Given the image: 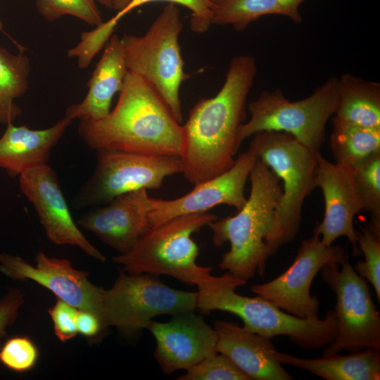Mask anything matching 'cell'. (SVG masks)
I'll return each mask as SVG.
<instances>
[{
	"label": "cell",
	"instance_id": "1",
	"mask_svg": "<svg viewBox=\"0 0 380 380\" xmlns=\"http://www.w3.org/2000/svg\"><path fill=\"white\" fill-rule=\"evenodd\" d=\"M257 73L255 58L239 55L229 62L225 81L212 98H202L182 126V174L193 185L213 179L234 164L239 127L245 122L246 101Z\"/></svg>",
	"mask_w": 380,
	"mask_h": 380
},
{
	"label": "cell",
	"instance_id": "2",
	"mask_svg": "<svg viewBox=\"0 0 380 380\" xmlns=\"http://www.w3.org/2000/svg\"><path fill=\"white\" fill-rule=\"evenodd\" d=\"M78 134L96 151L180 158L184 151L182 125L154 88L129 70L113 110L102 119L80 121Z\"/></svg>",
	"mask_w": 380,
	"mask_h": 380
},
{
	"label": "cell",
	"instance_id": "3",
	"mask_svg": "<svg viewBox=\"0 0 380 380\" xmlns=\"http://www.w3.org/2000/svg\"><path fill=\"white\" fill-rule=\"evenodd\" d=\"M249 179L250 194L243 207L233 216L208 224L215 246L230 243L219 267L246 282L255 272L260 276L265 272L270 257L266 239L282 194L279 177L258 158Z\"/></svg>",
	"mask_w": 380,
	"mask_h": 380
},
{
	"label": "cell",
	"instance_id": "4",
	"mask_svg": "<svg viewBox=\"0 0 380 380\" xmlns=\"http://www.w3.org/2000/svg\"><path fill=\"white\" fill-rule=\"evenodd\" d=\"M246 283L228 272L221 276L206 275L196 284V309L203 314L213 310L232 313L242 319L247 329L270 338L286 336L305 350L324 348L336 338L334 310H329L324 319L298 317L258 296L238 294L236 289Z\"/></svg>",
	"mask_w": 380,
	"mask_h": 380
},
{
	"label": "cell",
	"instance_id": "5",
	"mask_svg": "<svg viewBox=\"0 0 380 380\" xmlns=\"http://www.w3.org/2000/svg\"><path fill=\"white\" fill-rule=\"evenodd\" d=\"M253 136L248 151L281 182L282 194L266 239L270 256L298 232L304 201L316 188L318 153L286 132L261 131Z\"/></svg>",
	"mask_w": 380,
	"mask_h": 380
},
{
	"label": "cell",
	"instance_id": "6",
	"mask_svg": "<svg viewBox=\"0 0 380 380\" xmlns=\"http://www.w3.org/2000/svg\"><path fill=\"white\" fill-rule=\"evenodd\" d=\"M217 219L208 212L175 217L152 228L113 260L128 274L167 275L196 285L211 268L197 264L198 247L191 236Z\"/></svg>",
	"mask_w": 380,
	"mask_h": 380
},
{
	"label": "cell",
	"instance_id": "7",
	"mask_svg": "<svg viewBox=\"0 0 380 380\" xmlns=\"http://www.w3.org/2000/svg\"><path fill=\"white\" fill-rule=\"evenodd\" d=\"M182 28L179 8L168 3L144 35L121 38L127 70L154 88L179 123L183 119L179 89L189 78L179 43Z\"/></svg>",
	"mask_w": 380,
	"mask_h": 380
},
{
	"label": "cell",
	"instance_id": "8",
	"mask_svg": "<svg viewBox=\"0 0 380 380\" xmlns=\"http://www.w3.org/2000/svg\"><path fill=\"white\" fill-rule=\"evenodd\" d=\"M338 78L329 77L307 98L290 101L279 89L264 90L248 105L251 115L239 129L236 144L261 131L293 135L311 151L319 153L325 140L327 121L336 112Z\"/></svg>",
	"mask_w": 380,
	"mask_h": 380
},
{
	"label": "cell",
	"instance_id": "9",
	"mask_svg": "<svg viewBox=\"0 0 380 380\" xmlns=\"http://www.w3.org/2000/svg\"><path fill=\"white\" fill-rule=\"evenodd\" d=\"M96 153V168L75 195V208L101 206L141 189H158L167 177L182 172L178 156L105 149Z\"/></svg>",
	"mask_w": 380,
	"mask_h": 380
},
{
	"label": "cell",
	"instance_id": "10",
	"mask_svg": "<svg viewBox=\"0 0 380 380\" xmlns=\"http://www.w3.org/2000/svg\"><path fill=\"white\" fill-rule=\"evenodd\" d=\"M197 298V291L172 289L155 275L121 272L112 287L103 291V324L106 329L139 331L157 316L195 310Z\"/></svg>",
	"mask_w": 380,
	"mask_h": 380
},
{
	"label": "cell",
	"instance_id": "11",
	"mask_svg": "<svg viewBox=\"0 0 380 380\" xmlns=\"http://www.w3.org/2000/svg\"><path fill=\"white\" fill-rule=\"evenodd\" d=\"M322 277L336 295V336L324 347L323 355L344 350L354 353L365 348L380 349V315L372 299L367 281L348 260L324 266Z\"/></svg>",
	"mask_w": 380,
	"mask_h": 380
},
{
	"label": "cell",
	"instance_id": "12",
	"mask_svg": "<svg viewBox=\"0 0 380 380\" xmlns=\"http://www.w3.org/2000/svg\"><path fill=\"white\" fill-rule=\"evenodd\" d=\"M348 259L345 248L325 246L319 234L303 240L292 264L267 282L251 286L253 293L283 311L300 318L317 317L319 300L311 296L312 282L326 265H341Z\"/></svg>",
	"mask_w": 380,
	"mask_h": 380
},
{
	"label": "cell",
	"instance_id": "13",
	"mask_svg": "<svg viewBox=\"0 0 380 380\" xmlns=\"http://www.w3.org/2000/svg\"><path fill=\"white\" fill-rule=\"evenodd\" d=\"M0 271L15 280L37 282L51 291L57 298L79 310L94 313L104 327L102 312L104 289L90 282L89 273L75 269L68 260L39 252L34 266L19 256L0 253Z\"/></svg>",
	"mask_w": 380,
	"mask_h": 380
},
{
	"label": "cell",
	"instance_id": "14",
	"mask_svg": "<svg viewBox=\"0 0 380 380\" xmlns=\"http://www.w3.org/2000/svg\"><path fill=\"white\" fill-rule=\"evenodd\" d=\"M257 158L248 151L241 153L224 173L194 186L188 194L172 200L151 198L148 213L152 228L175 217L207 213L221 204L239 210L246 204V183Z\"/></svg>",
	"mask_w": 380,
	"mask_h": 380
},
{
	"label": "cell",
	"instance_id": "15",
	"mask_svg": "<svg viewBox=\"0 0 380 380\" xmlns=\"http://www.w3.org/2000/svg\"><path fill=\"white\" fill-rule=\"evenodd\" d=\"M20 191L34 206L47 238L56 245L79 247L100 261L105 256L84 236L76 225L61 191L56 172L48 164L19 176Z\"/></svg>",
	"mask_w": 380,
	"mask_h": 380
},
{
	"label": "cell",
	"instance_id": "16",
	"mask_svg": "<svg viewBox=\"0 0 380 380\" xmlns=\"http://www.w3.org/2000/svg\"><path fill=\"white\" fill-rule=\"evenodd\" d=\"M315 187L321 189L324 200L322 221L313 232L317 233L327 246L346 236L350 243L354 256L361 253L357 244V231L354 227L355 216L363 209L353 168L331 163L317 153Z\"/></svg>",
	"mask_w": 380,
	"mask_h": 380
},
{
	"label": "cell",
	"instance_id": "17",
	"mask_svg": "<svg viewBox=\"0 0 380 380\" xmlns=\"http://www.w3.org/2000/svg\"><path fill=\"white\" fill-rule=\"evenodd\" d=\"M194 311L173 315L167 322L152 320L146 328L156 340L154 355L165 374L186 370L217 352L215 329Z\"/></svg>",
	"mask_w": 380,
	"mask_h": 380
},
{
	"label": "cell",
	"instance_id": "18",
	"mask_svg": "<svg viewBox=\"0 0 380 380\" xmlns=\"http://www.w3.org/2000/svg\"><path fill=\"white\" fill-rule=\"evenodd\" d=\"M150 201L145 189L126 193L90 210L77 223L123 253L152 229L148 217Z\"/></svg>",
	"mask_w": 380,
	"mask_h": 380
},
{
	"label": "cell",
	"instance_id": "19",
	"mask_svg": "<svg viewBox=\"0 0 380 380\" xmlns=\"http://www.w3.org/2000/svg\"><path fill=\"white\" fill-rule=\"evenodd\" d=\"M216 351L226 355L254 380H291L293 377L274 355L271 338L253 332L236 322L217 320Z\"/></svg>",
	"mask_w": 380,
	"mask_h": 380
},
{
	"label": "cell",
	"instance_id": "20",
	"mask_svg": "<svg viewBox=\"0 0 380 380\" xmlns=\"http://www.w3.org/2000/svg\"><path fill=\"white\" fill-rule=\"evenodd\" d=\"M127 72L121 38L112 34L87 83L86 96L80 103L69 106L65 116L80 121L106 117L110 112L113 97L122 89Z\"/></svg>",
	"mask_w": 380,
	"mask_h": 380
},
{
	"label": "cell",
	"instance_id": "21",
	"mask_svg": "<svg viewBox=\"0 0 380 380\" xmlns=\"http://www.w3.org/2000/svg\"><path fill=\"white\" fill-rule=\"evenodd\" d=\"M72 120L66 116L44 129H31L13 122L0 137V167L15 177L47 164L53 146L65 134Z\"/></svg>",
	"mask_w": 380,
	"mask_h": 380
},
{
	"label": "cell",
	"instance_id": "22",
	"mask_svg": "<svg viewBox=\"0 0 380 380\" xmlns=\"http://www.w3.org/2000/svg\"><path fill=\"white\" fill-rule=\"evenodd\" d=\"M282 365L308 371L327 380L380 379V349L368 347L347 355H323L319 358H301L274 352Z\"/></svg>",
	"mask_w": 380,
	"mask_h": 380
},
{
	"label": "cell",
	"instance_id": "23",
	"mask_svg": "<svg viewBox=\"0 0 380 380\" xmlns=\"http://www.w3.org/2000/svg\"><path fill=\"white\" fill-rule=\"evenodd\" d=\"M337 120L380 130V84L350 73L338 78Z\"/></svg>",
	"mask_w": 380,
	"mask_h": 380
},
{
	"label": "cell",
	"instance_id": "24",
	"mask_svg": "<svg viewBox=\"0 0 380 380\" xmlns=\"http://www.w3.org/2000/svg\"><path fill=\"white\" fill-rule=\"evenodd\" d=\"M305 0H222L215 6L211 25H231L243 32L253 21L268 15L289 18L296 24L303 21L299 11Z\"/></svg>",
	"mask_w": 380,
	"mask_h": 380
},
{
	"label": "cell",
	"instance_id": "25",
	"mask_svg": "<svg viewBox=\"0 0 380 380\" xmlns=\"http://www.w3.org/2000/svg\"><path fill=\"white\" fill-rule=\"evenodd\" d=\"M330 147L335 163L353 167L380 152V130L343 122L331 118Z\"/></svg>",
	"mask_w": 380,
	"mask_h": 380
},
{
	"label": "cell",
	"instance_id": "26",
	"mask_svg": "<svg viewBox=\"0 0 380 380\" xmlns=\"http://www.w3.org/2000/svg\"><path fill=\"white\" fill-rule=\"evenodd\" d=\"M30 72L29 57L20 51L13 54L0 47V123L13 122L22 113L15 100L27 91Z\"/></svg>",
	"mask_w": 380,
	"mask_h": 380
},
{
	"label": "cell",
	"instance_id": "27",
	"mask_svg": "<svg viewBox=\"0 0 380 380\" xmlns=\"http://www.w3.org/2000/svg\"><path fill=\"white\" fill-rule=\"evenodd\" d=\"M352 168L362 202V210L370 215L368 226L374 233L380 234V152Z\"/></svg>",
	"mask_w": 380,
	"mask_h": 380
},
{
	"label": "cell",
	"instance_id": "28",
	"mask_svg": "<svg viewBox=\"0 0 380 380\" xmlns=\"http://www.w3.org/2000/svg\"><path fill=\"white\" fill-rule=\"evenodd\" d=\"M96 0H36L39 14L48 21H53L63 15L76 17L91 26L97 27L103 23Z\"/></svg>",
	"mask_w": 380,
	"mask_h": 380
},
{
	"label": "cell",
	"instance_id": "29",
	"mask_svg": "<svg viewBox=\"0 0 380 380\" xmlns=\"http://www.w3.org/2000/svg\"><path fill=\"white\" fill-rule=\"evenodd\" d=\"M357 244L364 260H359L354 270L372 285L377 299L380 300V234L374 233L367 225L359 226Z\"/></svg>",
	"mask_w": 380,
	"mask_h": 380
},
{
	"label": "cell",
	"instance_id": "30",
	"mask_svg": "<svg viewBox=\"0 0 380 380\" xmlns=\"http://www.w3.org/2000/svg\"><path fill=\"white\" fill-rule=\"evenodd\" d=\"M179 380H251L226 355L216 352L186 370Z\"/></svg>",
	"mask_w": 380,
	"mask_h": 380
},
{
	"label": "cell",
	"instance_id": "31",
	"mask_svg": "<svg viewBox=\"0 0 380 380\" xmlns=\"http://www.w3.org/2000/svg\"><path fill=\"white\" fill-rule=\"evenodd\" d=\"M38 349L26 336L8 339L0 349V362L15 372L30 370L38 359Z\"/></svg>",
	"mask_w": 380,
	"mask_h": 380
},
{
	"label": "cell",
	"instance_id": "32",
	"mask_svg": "<svg viewBox=\"0 0 380 380\" xmlns=\"http://www.w3.org/2000/svg\"><path fill=\"white\" fill-rule=\"evenodd\" d=\"M166 1L175 4H180L191 10L192 14L190 27L196 33H203L211 26L210 20L215 5L208 0H132L122 10L118 11L113 19L118 23L126 14L144 4L155 2Z\"/></svg>",
	"mask_w": 380,
	"mask_h": 380
},
{
	"label": "cell",
	"instance_id": "33",
	"mask_svg": "<svg viewBox=\"0 0 380 380\" xmlns=\"http://www.w3.org/2000/svg\"><path fill=\"white\" fill-rule=\"evenodd\" d=\"M78 310V308L59 298L49 309L55 334L62 342L69 341L77 335L76 319Z\"/></svg>",
	"mask_w": 380,
	"mask_h": 380
},
{
	"label": "cell",
	"instance_id": "34",
	"mask_svg": "<svg viewBox=\"0 0 380 380\" xmlns=\"http://www.w3.org/2000/svg\"><path fill=\"white\" fill-rule=\"evenodd\" d=\"M23 303V293L17 288L10 289L0 298V338L5 335L6 329L15 322Z\"/></svg>",
	"mask_w": 380,
	"mask_h": 380
},
{
	"label": "cell",
	"instance_id": "35",
	"mask_svg": "<svg viewBox=\"0 0 380 380\" xmlns=\"http://www.w3.org/2000/svg\"><path fill=\"white\" fill-rule=\"evenodd\" d=\"M76 327L77 333L89 338L98 337L106 329L96 315L84 310H78Z\"/></svg>",
	"mask_w": 380,
	"mask_h": 380
},
{
	"label": "cell",
	"instance_id": "36",
	"mask_svg": "<svg viewBox=\"0 0 380 380\" xmlns=\"http://www.w3.org/2000/svg\"><path fill=\"white\" fill-rule=\"evenodd\" d=\"M132 0H113V9L117 12L125 8Z\"/></svg>",
	"mask_w": 380,
	"mask_h": 380
},
{
	"label": "cell",
	"instance_id": "37",
	"mask_svg": "<svg viewBox=\"0 0 380 380\" xmlns=\"http://www.w3.org/2000/svg\"><path fill=\"white\" fill-rule=\"evenodd\" d=\"M107 8L113 9V0H96Z\"/></svg>",
	"mask_w": 380,
	"mask_h": 380
},
{
	"label": "cell",
	"instance_id": "38",
	"mask_svg": "<svg viewBox=\"0 0 380 380\" xmlns=\"http://www.w3.org/2000/svg\"><path fill=\"white\" fill-rule=\"evenodd\" d=\"M0 31L4 32V34H7L4 31V25H3V23L1 22V19H0Z\"/></svg>",
	"mask_w": 380,
	"mask_h": 380
},
{
	"label": "cell",
	"instance_id": "39",
	"mask_svg": "<svg viewBox=\"0 0 380 380\" xmlns=\"http://www.w3.org/2000/svg\"><path fill=\"white\" fill-rule=\"evenodd\" d=\"M208 1H209L210 3H212L215 6L216 4H217L219 2H220L222 0H208Z\"/></svg>",
	"mask_w": 380,
	"mask_h": 380
}]
</instances>
